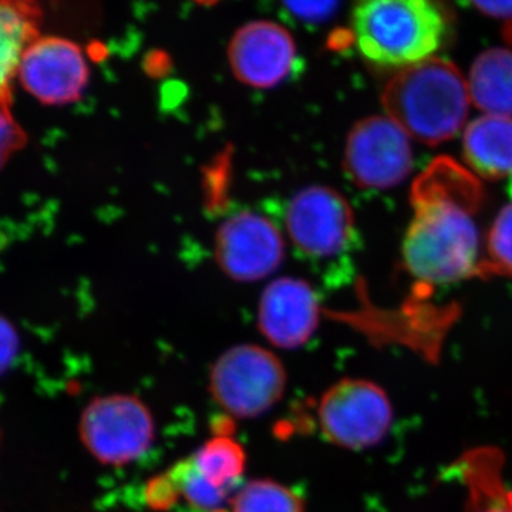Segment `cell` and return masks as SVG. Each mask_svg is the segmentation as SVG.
<instances>
[{
    "label": "cell",
    "instance_id": "cell-1",
    "mask_svg": "<svg viewBox=\"0 0 512 512\" xmlns=\"http://www.w3.org/2000/svg\"><path fill=\"white\" fill-rule=\"evenodd\" d=\"M413 221L403 241V265L423 284L446 285L477 275L478 205L412 190Z\"/></svg>",
    "mask_w": 512,
    "mask_h": 512
},
{
    "label": "cell",
    "instance_id": "cell-2",
    "mask_svg": "<svg viewBox=\"0 0 512 512\" xmlns=\"http://www.w3.org/2000/svg\"><path fill=\"white\" fill-rule=\"evenodd\" d=\"M382 103L407 136L437 146L463 128L471 99L456 64L430 57L394 74L384 87Z\"/></svg>",
    "mask_w": 512,
    "mask_h": 512
},
{
    "label": "cell",
    "instance_id": "cell-3",
    "mask_svg": "<svg viewBox=\"0 0 512 512\" xmlns=\"http://www.w3.org/2000/svg\"><path fill=\"white\" fill-rule=\"evenodd\" d=\"M451 25L443 0H357L350 35L369 62L404 69L433 57Z\"/></svg>",
    "mask_w": 512,
    "mask_h": 512
},
{
    "label": "cell",
    "instance_id": "cell-4",
    "mask_svg": "<svg viewBox=\"0 0 512 512\" xmlns=\"http://www.w3.org/2000/svg\"><path fill=\"white\" fill-rule=\"evenodd\" d=\"M286 390L279 357L258 345L232 346L211 367L210 392L222 410L252 419L271 410Z\"/></svg>",
    "mask_w": 512,
    "mask_h": 512
},
{
    "label": "cell",
    "instance_id": "cell-5",
    "mask_svg": "<svg viewBox=\"0 0 512 512\" xmlns=\"http://www.w3.org/2000/svg\"><path fill=\"white\" fill-rule=\"evenodd\" d=\"M285 237L303 258L323 261L352 251L357 242L355 212L328 185H309L286 201Z\"/></svg>",
    "mask_w": 512,
    "mask_h": 512
},
{
    "label": "cell",
    "instance_id": "cell-6",
    "mask_svg": "<svg viewBox=\"0 0 512 512\" xmlns=\"http://www.w3.org/2000/svg\"><path fill=\"white\" fill-rule=\"evenodd\" d=\"M156 437L150 409L138 397L111 394L97 397L84 409L80 439L96 460L121 467L144 456Z\"/></svg>",
    "mask_w": 512,
    "mask_h": 512
},
{
    "label": "cell",
    "instance_id": "cell-7",
    "mask_svg": "<svg viewBox=\"0 0 512 512\" xmlns=\"http://www.w3.org/2000/svg\"><path fill=\"white\" fill-rule=\"evenodd\" d=\"M320 431L325 439L349 450H365L389 433L393 407L382 387L363 379L333 384L318 406Z\"/></svg>",
    "mask_w": 512,
    "mask_h": 512
},
{
    "label": "cell",
    "instance_id": "cell-8",
    "mask_svg": "<svg viewBox=\"0 0 512 512\" xmlns=\"http://www.w3.org/2000/svg\"><path fill=\"white\" fill-rule=\"evenodd\" d=\"M412 168L409 136L390 117H365L349 131L343 150V170L357 187L392 188L403 183Z\"/></svg>",
    "mask_w": 512,
    "mask_h": 512
},
{
    "label": "cell",
    "instance_id": "cell-9",
    "mask_svg": "<svg viewBox=\"0 0 512 512\" xmlns=\"http://www.w3.org/2000/svg\"><path fill=\"white\" fill-rule=\"evenodd\" d=\"M285 254V232L259 212L238 211L215 232V262L222 274L241 284L274 274L284 264Z\"/></svg>",
    "mask_w": 512,
    "mask_h": 512
},
{
    "label": "cell",
    "instance_id": "cell-10",
    "mask_svg": "<svg viewBox=\"0 0 512 512\" xmlns=\"http://www.w3.org/2000/svg\"><path fill=\"white\" fill-rule=\"evenodd\" d=\"M19 80L40 103L64 106L80 100L90 80L86 56L63 37H37L23 55Z\"/></svg>",
    "mask_w": 512,
    "mask_h": 512
},
{
    "label": "cell",
    "instance_id": "cell-11",
    "mask_svg": "<svg viewBox=\"0 0 512 512\" xmlns=\"http://www.w3.org/2000/svg\"><path fill=\"white\" fill-rule=\"evenodd\" d=\"M298 52L291 33L272 22H252L239 28L228 46L235 79L256 90L284 83L296 67Z\"/></svg>",
    "mask_w": 512,
    "mask_h": 512
},
{
    "label": "cell",
    "instance_id": "cell-12",
    "mask_svg": "<svg viewBox=\"0 0 512 512\" xmlns=\"http://www.w3.org/2000/svg\"><path fill=\"white\" fill-rule=\"evenodd\" d=\"M320 311L318 292L308 281L281 276L269 282L261 293L259 332L276 348H301L318 330Z\"/></svg>",
    "mask_w": 512,
    "mask_h": 512
},
{
    "label": "cell",
    "instance_id": "cell-13",
    "mask_svg": "<svg viewBox=\"0 0 512 512\" xmlns=\"http://www.w3.org/2000/svg\"><path fill=\"white\" fill-rule=\"evenodd\" d=\"M40 19L37 0H0V106L10 107L13 79L39 37Z\"/></svg>",
    "mask_w": 512,
    "mask_h": 512
},
{
    "label": "cell",
    "instance_id": "cell-14",
    "mask_svg": "<svg viewBox=\"0 0 512 512\" xmlns=\"http://www.w3.org/2000/svg\"><path fill=\"white\" fill-rule=\"evenodd\" d=\"M466 163L487 180L512 175V117H480L468 124L463 138Z\"/></svg>",
    "mask_w": 512,
    "mask_h": 512
},
{
    "label": "cell",
    "instance_id": "cell-15",
    "mask_svg": "<svg viewBox=\"0 0 512 512\" xmlns=\"http://www.w3.org/2000/svg\"><path fill=\"white\" fill-rule=\"evenodd\" d=\"M458 467L467 490L464 512H512V491L505 487L503 454L497 448H474Z\"/></svg>",
    "mask_w": 512,
    "mask_h": 512
},
{
    "label": "cell",
    "instance_id": "cell-16",
    "mask_svg": "<svg viewBox=\"0 0 512 512\" xmlns=\"http://www.w3.org/2000/svg\"><path fill=\"white\" fill-rule=\"evenodd\" d=\"M468 92L484 113L512 117V50L481 53L471 67Z\"/></svg>",
    "mask_w": 512,
    "mask_h": 512
},
{
    "label": "cell",
    "instance_id": "cell-17",
    "mask_svg": "<svg viewBox=\"0 0 512 512\" xmlns=\"http://www.w3.org/2000/svg\"><path fill=\"white\" fill-rule=\"evenodd\" d=\"M190 460L208 481L232 494L244 474L247 456L238 441L218 436L198 448Z\"/></svg>",
    "mask_w": 512,
    "mask_h": 512
},
{
    "label": "cell",
    "instance_id": "cell-18",
    "mask_svg": "<svg viewBox=\"0 0 512 512\" xmlns=\"http://www.w3.org/2000/svg\"><path fill=\"white\" fill-rule=\"evenodd\" d=\"M231 512H305L301 495L272 480L249 481L231 498Z\"/></svg>",
    "mask_w": 512,
    "mask_h": 512
},
{
    "label": "cell",
    "instance_id": "cell-19",
    "mask_svg": "<svg viewBox=\"0 0 512 512\" xmlns=\"http://www.w3.org/2000/svg\"><path fill=\"white\" fill-rule=\"evenodd\" d=\"M512 278V202L498 212L487 238V258L478 266L477 276Z\"/></svg>",
    "mask_w": 512,
    "mask_h": 512
},
{
    "label": "cell",
    "instance_id": "cell-20",
    "mask_svg": "<svg viewBox=\"0 0 512 512\" xmlns=\"http://www.w3.org/2000/svg\"><path fill=\"white\" fill-rule=\"evenodd\" d=\"M282 3L295 18L319 25L335 16L342 0H282Z\"/></svg>",
    "mask_w": 512,
    "mask_h": 512
},
{
    "label": "cell",
    "instance_id": "cell-21",
    "mask_svg": "<svg viewBox=\"0 0 512 512\" xmlns=\"http://www.w3.org/2000/svg\"><path fill=\"white\" fill-rule=\"evenodd\" d=\"M25 134L13 119L9 107L0 106V168L23 146Z\"/></svg>",
    "mask_w": 512,
    "mask_h": 512
},
{
    "label": "cell",
    "instance_id": "cell-22",
    "mask_svg": "<svg viewBox=\"0 0 512 512\" xmlns=\"http://www.w3.org/2000/svg\"><path fill=\"white\" fill-rule=\"evenodd\" d=\"M20 340L18 332L8 319L0 316V376L15 362L19 353Z\"/></svg>",
    "mask_w": 512,
    "mask_h": 512
},
{
    "label": "cell",
    "instance_id": "cell-23",
    "mask_svg": "<svg viewBox=\"0 0 512 512\" xmlns=\"http://www.w3.org/2000/svg\"><path fill=\"white\" fill-rule=\"evenodd\" d=\"M470 3L485 15L512 20V0H470Z\"/></svg>",
    "mask_w": 512,
    "mask_h": 512
},
{
    "label": "cell",
    "instance_id": "cell-24",
    "mask_svg": "<svg viewBox=\"0 0 512 512\" xmlns=\"http://www.w3.org/2000/svg\"><path fill=\"white\" fill-rule=\"evenodd\" d=\"M503 35L504 39L507 40L510 45H512V20H508V22L505 23Z\"/></svg>",
    "mask_w": 512,
    "mask_h": 512
},
{
    "label": "cell",
    "instance_id": "cell-25",
    "mask_svg": "<svg viewBox=\"0 0 512 512\" xmlns=\"http://www.w3.org/2000/svg\"><path fill=\"white\" fill-rule=\"evenodd\" d=\"M194 2L200 3V5L210 6L217 3L218 0H194Z\"/></svg>",
    "mask_w": 512,
    "mask_h": 512
}]
</instances>
